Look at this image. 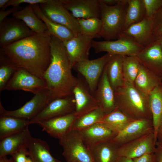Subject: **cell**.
Instances as JSON below:
<instances>
[{
    "instance_id": "1",
    "label": "cell",
    "mask_w": 162,
    "mask_h": 162,
    "mask_svg": "<svg viewBox=\"0 0 162 162\" xmlns=\"http://www.w3.org/2000/svg\"><path fill=\"white\" fill-rule=\"evenodd\" d=\"M51 39L47 30L0 48V51L18 68L44 80V74L51 59Z\"/></svg>"
},
{
    "instance_id": "2",
    "label": "cell",
    "mask_w": 162,
    "mask_h": 162,
    "mask_svg": "<svg viewBox=\"0 0 162 162\" xmlns=\"http://www.w3.org/2000/svg\"><path fill=\"white\" fill-rule=\"evenodd\" d=\"M51 59L44 80L52 101L73 95L77 77L72 74L73 66L63 42L51 35Z\"/></svg>"
},
{
    "instance_id": "3",
    "label": "cell",
    "mask_w": 162,
    "mask_h": 162,
    "mask_svg": "<svg viewBox=\"0 0 162 162\" xmlns=\"http://www.w3.org/2000/svg\"><path fill=\"white\" fill-rule=\"evenodd\" d=\"M116 107L134 120L152 119L148 96L139 91L133 84L124 82L114 91Z\"/></svg>"
},
{
    "instance_id": "4",
    "label": "cell",
    "mask_w": 162,
    "mask_h": 162,
    "mask_svg": "<svg viewBox=\"0 0 162 162\" xmlns=\"http://www.w3.org/2000/svg\"><path fill=\"white\" fill-rule=\"evenodd\" d=\"M100 6V18L102 22L100 37L105 40L118 39L123 30L128 0L113 6L107 5L99 0Z\"/></svg>"
},
{
    "instance_id": "5",
    "label": "cell",
    "mask_w": 162,
    "mask_h": 162,
    "mask_svg": "<svg viewBox=\"0 0 162 162\" xmlns=\"http://www.w3.org/2000/svg\"><path fill=\"white\" fill-rule=\"evenodd\" d=\"M59 143L67 162H94L90 150L84 143L79 130H71L59 140Z\"/></svg>"
},
{
    "instance_id": "6",
    "label": "cell",
    "mask_w": 162,
    "mask_h": 162,
    "mask_svg": "<svg viewBox=\"0 0 162 162\" xmlns=\"http://www.w3.org/2000/svg\"><path fill=\"white\" fill-rule=\"evenodd\" d=\"M39 5L43 14L50 20L68 28L75 35L81 32L77 19L63 6L61 0H48Z\"/></svg>"
},
{
    "instance_id": "7",
    "label": "cell",
    "mask_w": 162,
    "mask_h": 162,
    "mask_svg": "<svg viewBox=\"0 0 162 162\" xmlns=\"http://www.w3.org/2000/svg\"><path fill=\"white\" fill-rule=\"evenodd\" d=\"M111 55L107 53L95 59L80 62L73 67V69L85 79L93 96L105 67Z\"/></svg>"
},
{
    "instance_id": "8",
    "label": "cell",
    "mask_w": 162,
    "mask_h": 162,
    "mask_svg": "<svg viewBox=\"0 0 162 162\" xmlns=\"http://www.w3.org/2000/svg\"><path fill=\"white\" fill-rule=\"evenodd\" d=\"M51 101L50 92L46 88L35 94L31 99L22 106L14 110H6L0 102V116H10L29 121Z\"/></svg>"
},
{
    "instance_id": "9",
    "label": "cell",
    "mask_w": 162,
    "mask_h": 162,
    "mask_svg": "<svg viewBox=\"0 0 162 162\" xmlns=\"http://www.w3.org/2000/svg\"><path fill=\"white\" fill-rule=\"evenodd\" d=\"M92 47L95 52H106L111 54L124 56H136L144 48L132 40L120 37L114 41H97L92 40Z\"/></svg>"
},
{
    "instance_id": "10",
    "label": "cell",
    "mask_w": 162,
    "mask_h": 162,
    "mask_svg": "<svg viewBox=\"0 0 162 162\" xmlns=\"http://www.w3.org/2000/svg\"><path fill=\"white\" fill-rule=\"evenodd\" d=\"M36 34L21 20L6 18L0 24V48Z\"/></svg>"
},
{
    "instance_id": "11",
    "label": "cell",
    "mask_w": 162,
    "mask_h": 162,
    "mask_svg": "<svg viewBox=\"0 0 162 162\" xmlns=\"http://www.w3.org/2000/svg\"><path fill=\"white\" fill-rule=\"evenodd\" d=\"M77 78L73 94L75 100V109L73 113L78 118L100 106L97 100L91 94L85 79L79 74Z\"/></svg>"
},
{
    "instance_id": "12",
    "label": "cell",
    "mask_w": 162,
    "mask_h": 162,
    "mask_svg": "<svg viewBox=\"0 0 162 162\" xmlns=\"http://www.w3.org/2000/svg\"><path fill=\"white\" fill-rule=\"evenodd\" d=\"M46 88V84L43 79L24 69L18 68L8 82L4 89L22 90L35 94Z\"/></svg>"
},
{
    "instance_id": "13",
    "label": "cell",
    "mask_w": 162,
    "mask_h": 162,
    "mask_svg": "<svg viewBox=\"0 0 162 162\" xmlns=\"http://www.w3.org/2000/svg\"><path fill=\"white\" fill-rule=\"evenodd\" d=\"M75 100L73 95L54 100L49 103L35 117L29 121V124L74 113Z\"/></svg>"
},
{
    "instance_id": "14",
    "label": "cell",
    "mask_w": 162,
    "mask_h": 162,
    "mask_svg": "<svg viewBox=\"0 0 162 162\" xmlns=\"http://www.w3.org/2000/svg\"><path fill=\"white\" fill-rule=\"evenodd\" d=\"M156 144L154 132H151L119 146L118 154L120 156L133 159L146 154L154 153Z\"/></svg>"
},
{
    "instance_id": "15",
    "label": "cell",
    "mask_w": 162,
    "mask_h": 162,
    "mask_svg": "<svg viewBox=\"0 0 162 162\" xmlns=\"http://www.w3.org/2000/svg\"><path fill=\"white\" fill-rule=\"evenodd\" d=\"M154 132L152 119L134 120L117 133L110 141L118 146Z\"/></svg>"
},
{
    "instance_id": "16",
    "label": "cell",
    "mask_w": 162,
    "mask_h": 162,
    "mask_svg": "<svg viewBox=\"0 0 162 162\" xmlns=\"http://www.w3.org/2000/svg\"><path fill=\"white\" fill-rule=\"evenodd\" d=\"M93 40L80 32L70 40L63 42L73 68L75 64L89 59Z\"/></svg>"
},
{
    "instance_id": "17",
    "label": "cell",
    "mask_w": 162,
    "mask_h": 162,
    "mask_svg": "<svg viewBox=\"0 0 162 162\" xmlns=\"http://www.w3.org/2000/svg\"><path fill=\"white\" fill-rule=\"evenodd\" d=\"M63 6L76 19L100 18L99 0H61Z\"/></svg>"
},
{
    "instance_id": "18",
    "label": "cell",
    "mask_w": 162,
    "mask_h": 162,
    "mask_svg": "<svg viewBox=\"0 0 162 162\" xmlns=\"http://www.w3.org/2000/svg\"><path fill=\"white\" fill-rule=\"evenodd\" d=\"M136 56L141 64L162 78V49L158 40L144 47Z\"/></svg>"
},
{
    "instance_id": "19",
    "label": "cell",
    "mask_w": 162,
    "mask_h": 162,
    "mask_svg": "<svg viewBox=\"0 0 162 162\" xmlns=\"http://www.w3.org/2000/svg\"><path fill=\"white\" fill-rule=\"evenodd\" d=\"M152 29V19L146 17L141 21L123 30L119 38H128L144 47L155 41Z\"/></svg>"
},
{
    "instance_id": "20",
    "label": "cell",
    "mask_w": 162,
    "mask_h": 162,
    "mask_svg": "<svg viewBox=\"0 0 162 162\" xmlns=\"http://www.w3.org/2000/svg\"><path fill=\"white\" fill-rule=\"evenodd\" d=\"M76 118L73 113L43 121L37 124L51 136L59 140L71 130Z\"/></svg>"
},
{
    "instance_id": "21",
    "label": "cell",
    "mask_w": 162,
    "mask_h": 162,
    "mask_svg": "<svg viewBox=\"0 0 162 162\" xmlns=\"http://www.w3.org/2000/svg\"><path fill=\"white\" fill-rule=\"evenodd\" d=\"M94 96L106 114L116 107L114 91L109 81L105 68Z\"/></svg>"
},
{
    "instance_id": "22",
    "label": "cell",
    "mask_w": 162,
    "mask_h": 162,
    "mask_svg": "<svg viewBox=\"0 0 162 162\" xmlns=\"http://www.w3.org/2000/svg\"><path fill=\"white\" fill-rule=\"evenodd\" d=\"M80 131L84 143L89 148L100 143L111 141L117 134L99 123Z\"/></svg>"
},
{
    "instance_id": "23",
    "label": "cell",
    "mask_w": 162,
    "mask_h": 162,
    "mask_svg": "<svg viewBox=\"0 0 162 162\" xmlns=\"http://www.w3.org/2000/svg\"><path fill=\"white\" fill-rule=\"evenodd\" d=\"M32 137L28 127L0 139V157L11 155L24 148H27Z\"/></svg>"
},
{
    "instance_id": "24",
    "label": "cell",
    "mask_w": 162,
    "mask_h": 162,
    "mask_svg": "<svg viewBox=\"0 0 162 162\" xmlns=\"http://www.w3.org/2000/svg\"><path fill=\"white\" fill-rule=\"evenodd\" d=\"M162 83V78L141 64L133 85L144 95L148 96L150 92Z\"/></svg>"
},
{
    "instance_id": "25",
    "label": "cell",
    "mask_w": 162,
    "mask_h": 162,
    "mask_svg": "<svg viewBox=\"0 0 162 162\" xmlns=\"http://www.w3.org/2000/svg\"><path fill=\"white\" fill-rule=\"evenodd\" d=\"M124 56L111 54L105 67L108 80L114 91L124 82L123 71Z\"/></svg>"
},
{
    "instance_id": "26",
    "label": "cell",
    "mask_w": 162,
    "mask_h": 162,
    "mask_svg": "<svg viewBox=\"0 0 162 162\" xmlns=\"http://www.w3.org/2000/svg\"><path fill=\"white\" fill-rule=\"evenodd\" d=\"M32 5L35 13L45 24L47 30L51 35L58 38L63 42L70 40L75 36L73 32L68 28L54 22L47 18L42 11L39 4Z\"/></svg>"
},
{
    "instance_id": "27",
    "label": "cell",
    "mask_w": 162,
    "mask_h": 162,
    "mask_svg": "<svg viewBox=\"0 0 162 162\" xmlns=\"http://www.w3.org/2000/svg\"><path fill=\"white\" fill-rule=\"evenodd\" d=\"M27 148L33 162H62L52 156L47 142L40 139L32 137Z\"/></svg>"
},
{
    "instance_id": "28",
    "label": "cell",
    "mask_w": 162,
    "mask_h": 162,
    "mask_svg": "<svg viewBox=\"0 0 162 162\" xmlns=\"http://www.w3.org/2000/svg\"><path fill=\"white\" fill-rule=\"evenodd\" d=\"M119 146L110 141L89 148L94 162H117Z\"/></svg>"
},
{
    "instance_id": "29",
    "label": "cell",
    "mask_w": 162,
    "mask_h": 162,
    "mask_svg": "<svg viewBox=\"0 0 162 162\" xmlns=\"http://www.w3.org/2000/svg\"><path fill=\"white\" fill-rule=\"evenodd\" d=\"M13 17L22 21L36 33L44 32L47 30L44 23L35 13L32 5L29 4L12 14Z\"/></svg>"
},
{
    "instance_id": "30",
    "label": "cell",
    "mask_w": 162,
    "mask_h": 162,
    "mask_svg": "<svg viewBox=\"0 0 162 162\" xmlns=\"http://www.w3.org/2000/svg\"><path fill=\"white\" fill-rule=\"evenodd\" d=\"M134 120L116 107L110 112L105 115L98 123L118 133Z\"/></svg>"
},
{
    "instance_id": "31",
    "label": "cell",
    "mask_w": 162,
    "mask_h": 162,
    "mask_svg": "<svg viewBox=\"0 0 162 162\" xmlns=\"http://www.w3.org/2000/svg\"><path fill=\"white\" fill-rule=\"evenodd\" d=\"M148 99L156 140L158 128L162 118V83L150 92Z\"/></svg>"
},
{
    "instance_id": "32",
    "label": "cell",
    "mask_w": 162,
    "mask_h": 162,
    "mask_svg": "<svg viewBox=\"0 0 162 162\" xmlns=\"http://www.w3.org/2000/svg\"><path fill=\"white\" fill-rule=\"evenodd\" d=\"M29 120L8 116H0V139L28 127Z\"/></svg>"
},
{
    "instance_id": "33",
    "label": "cell",
    "mask_w": 162,
    "mask_h": 162,
    "mask_svg": "<svg viewBox=\"0 0 162 162\" xmlns=\"http://www.w3.org/2000/svg\"><path fill=\"white\" fill-rule=\"evenodd\" d=\"M146 17V12L143 0H128L123 30L141 21Z\"/></svg>"
},
{
    "instance_id": "34",
    "label": "cell",
    "mask_w": 162,
    "mask_h": 162,
    "mask_svg": "<svg viewBox=\"0 0 162 162\" xmlns=\"http://www.w3.org/2000/svg\"><path fill=\"white\" fill-rule=\"evenodd\" d=\"M106 114L100 107L78 118L73 123L71 130H81L98 123Z\"/></svg>"
},
{
    "instance_id": "35",
    "label": "cell",
    "mask_w": 162,
    "mask_h": 162,
    "mask_svg": "<svg viewBox=\"0 0 162 162\" xmlns=\"http://www.w3.org/2000/svg\"><path fill=\"white\" fill-rule=\"evenodd\" d=\"M77 19L82 34L93 39L100 38L102 22L100 18Z\"/></svg>"
},
{
    "instance_id": "36",
    "label": "cell",
    "mask_w": 162,
    "mask_h": 162,
    "mask_svg": "<svg viewBox=\"0 0 162 162\" xmlns=\"http://www.w3.org/2000/svg\"><path fill=\"white\" fill-rule=\"evenodd\" d=\"M140 64L136 56H124L123 71L124 82L133 84Z\"/></svg>"
},
{
    "instance_id": "37",
    "label": "cell",
    "mask_w": 162,
    "mask_h": 162,
    "mask_svg": "<svg viewBox=\"0 0 162 162\" xmlns=\"http://www.w3.org/2000/svg\"><path fill=\"white\" fill-rule=\"evenodd\" d=\"M0 92L4 90L5 87L18 68L0 51Z\"/></svg>"
},
{
    "instance_id": "38",
    "label": "cell",
    "mask_w": 162,
    "mask_h": 162,
    "mask_svg": "<svg viewBox=\"0 0 162 162\" xmlns=\"http://www.w3.org/2000/svg\"><path fill=\"white\" fill-rule=\"evenodd\" d=\"M152 19L153 22L152 34L155 40L162 36V6Z\"/></svg>"
},
{
    "instance_id": "39",
    "label": "cell",
    "mask_w": 162,
    "mask_h": 162,
    "mask_svg": "<svg viewBox=\"0 0 162 162\" xmlns=\"http://www.w3.org/2000/svg\"><path fill=\"white\" fill-rule=\"evenodd\" d=\"M146 12V17L152 18L162 6V0H143Z\"/></svg>"
},
{
    "instance_id": "40",
    "label": "cell",
    "mask_w": 162,
    "mask_h": 162,
    "mask_svg": "<svg viewBox=\"0 0 162 162\" xmlns=\"http://www.w3.org/2000/svg\"><path fill=\"white\" fill-rule=\"evenodd\" d=\"M48 0H9L5 5L1 9L0 11L4 10L5 9L10 6L12 7H17L23 3L28 4H29L43 3L47 2Z\"/></svg>"
},
{
    "instance_id": "41",
    "label": "cell",
    "mask_w": 162,
    "mask_h": 162,
    "mask_svg": "<svg viewBox=\"0 0 162 162\" xmlns=\"http://www.w3.org/2000/svg\"><path fill=\"white\" fill-rule=\"evenodd\" d=\"M10 155L14 162H26L29 153L27 148H23Z\"/></svg>"
},
{
    "instance_id": "42",
    "label": "cell",
    "mask_w": 162,
    "mask_h": 162,
    "mask_svg": "<svg viewBox=\"0 0 162 162\" xmlns=\"http://www.w3.org/2000/svg\"><path fill=\"white\" fill-rule=\"evenodd\" d=\"M23 8V7L19 6L17 7H12L11 8L8 9L7 10L0 11V24L6 18V17L8 16L11 14H12L14 12L20 10Z\"/></svg>"
},
{
    "instance_id": "43",
    "label": "cell",
    "mask_w": 162,
    "mask_h": 162,
    "mask_svg": "<svg viewBox=\"0 0 162 162\" xmlns=\"http://www.w3.org/2000/svg\"><path fill=\"white\" fill-rule=\"evenodd\" d=\"M132 160L133 162H155L154 153L146 154Z\"/></svg>"
},
{
    "instance_id": "44",
    "label": "cell",
    "mask_w": 162,
    "mask_h": 162,
    "mask_svg": "<svg viewBox=\"0 0 162 162\" xmlns=\"http://www.w3.org/2000/svg\"><path fill=\"white\" fill-rule=\"evenodd\" d=\"M154 153L155 162H162V144L156 143Z\"/></svg>"
},
{
    "instance_id": "45",
    "label": "cell",
    "mask_w": 162,
    "mask_h": 162,
    "mask_svg": "<svg viewBox=\"0 0 162 162\" xmlns=\"http://www.w3.org/2000/svg\"><path fill=\"white\" fill-rule=\"evenodd\" d=\"M156 140V143L162 144V118L158 128Z\"/></svg>"
},
{
    "instance_id": "46",
    "label": "cell",
    "mask_w": 162,
    "mask_h": 162,
    "mask_svg": "<svg viewBox=\"0 0 162 162\" xmlns=\"http://www.w3.org/2000/svg\"><path fill=\"white\" fill-rule=\"evenodd\" d=\"M105 4L109 6H113L126 2L127 0H100Z\"/></svg>"
},
{
    "instance_id": "47",
    "label": "cell",
    "mask_w": 162,
    "mask_h": 162,
    "mask_svg": "<svg viewBox=\"0 0 162 162\" xmlns=\"http://www.w3.org/2000/svg\"><path fill=\"white\" fill-rule=\"evenodd\" d=\"M117 162H133L132 159L120 156Z\"/></svg>"
},
{
    "instance_id": "48",
    "label": "cell",
    "mask_w": 162,
    "mask_h": 162,
    "mask_svg": "<svg viewBox=\"0 0 162 162\" xmlns=\"http://www.w3.org/2000/svg\"><path fill=\"white\" fill-rule=\"evenodd\" d=\"M0 162H14L12 158L8 159L6 156L0 157Z\"/></svg>"
},
{
    "instance_id": "49",
    "label": "cell",
    "mask_w": 162,
    "mask_h": 162,
    "mask_svg": "<svg viewBox=\"0 0 162 162\" xmlns=\"http://www.w3.org/2000/svg\"><path fill=\"white\" fill-rule=\"evenodd\" d=\"M9 0H0V8H2L8 2Z\"/></svg>"
},
{
    "instance_id": "50",
    "label": "cell",
    "mask_w": 162,
    "mask_h": 162,
    "mask_svg": "<svg viewBox=\"0 0 162 162\" xmlns=\"http://www.w3.org/2000/svg\"><path fill=\"white\" fill-rule=\"evenodd\" d=\"M156 40H158L159 41L162 49V36L158 38Z\"/></svg>"
},
{
    "instance_id": "51",
    "label": "cell",
    "mask_w": 162,
    "mask_h": 162,
    "mask_svg": "<svg viewBox=\"0 0 162 162\" xmlns=\"http://www.w3.org/2000/svg\"><path fill=\"white\" fill-rule=\"evenodd\" d=\"M26 162H33L30 158L28 156L27 157Z\"/></svg>"
}]
</instances>
